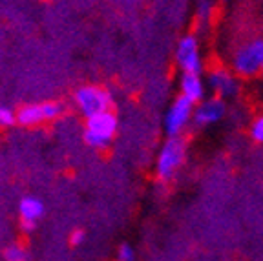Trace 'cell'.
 Segmentation results:
<instances>
[{
  "instance_id": "obj_7",
  "label": "cell",
  "mask_w": 263,
  "mask_h": 261,
  "mask_svg": "<svg viewBox=\"0 0 263 261\" xmlns=\"http://www.w3.org/2000/svg\"><path fill=\"white\" fill-rule=\"evenodd\" d=\"M205 81H206V88H209V94L225 99V101L238 97L239 88H241L238 75L230 68H223V66L210 69L209 73H206Z\"/></svg>"
},
{
  "instance_id": "obj_6",
  "label": "cell",
  "mask_w": 263,
  "mask_h": 261,
  "mask_svg": "<svg viewBox=\"0 0 263 261\" xmlns=\"http://www.w3.org/2000/svg\"><path fill=\"white\" fill-rule=\"evenodd\" d=\"M176 64L181 73H203V57L199 39L194 33H186L176 46Z\"/></svg>"
},
{
  "instance_id": "obj_5",
  "label": "cell",
  "mask_w": 263,
  "mask_h": 261,
  "mask_svg": "<svg viewBox=\"0 0 263 261\" xmlns=\"http://www.w3.org/2000/svg\"><path fill=\"white\" fill-rule=\"evenodd\" d=\"M75 104L81 110V114L84 117H91L95 114H101V111L111 110V102L114 97L106 88H101V86H81L73 95Z\"/></svg>"
},
{
  "instance_id": "obj_4",
  "label": "cell",
  "mask_w": 263,
  "mask_h": 261,
  "mask_svg": "<svg viewBox=\"0 0 263 261\" xmlns=\"http://www.w3.org/2000/svg\"><path fill=\"white\" fill-rule=\"evenodd\" d=\"M194 108H196V104L190 102L189 99H185L183 95L174 99V102L164 114L163 121L164 132H166L168 137H181L189 130V126H192Z\"/></svg>"
},
{
  "instance_id": "obj_3",
  "label": "cell",
  "mask_w": 263,
  "mask_h": 261,
  "mask_svg": "<svg viewBox=\"0 0 263 261\" xmlns=\"http://www.w3.org/2000/svg\"><path fill=\"white\" fill-rule=\"evenodd\" d=\"M119 126V121L111 110L101 111L91 117H86V128H84V143L95 150H103L111 143L115 132Z\"/></svg>"
},
{
  "instance_id": "obj_19",
  "label": "cell",
  "mask_w": 263,
  "mask_h": 261,
  "mask_svg": "<svg viewBox=\"0 0 263 261\" xmlns=\"http://www.w3.org/2000/svg\"><path fill=\"white\" fill-rule=\"evenodd\" d=\"M219 2H230V0H219Z\"/></svg>"
},
{
  "instance_id": "obj_12",
  "label": "cell",
  "mask_w": 263,
  "mask_h": 261,
  "mask_svg": "<svg viewBox=\"0 0 263 261\" xmlns=\"http://www.w3.org/2000/svg\"><path fill=\"white\" fill-rule=\"evenodd\" d=\"M216 13V0H196V21L199 28H209Z\"/></svg>"
},
{
  "instance_id": "obj_11",
  "label": "cell",
  "mask_w": 263,
  "mask_h": 261,
  "mask_svg": "<svg viewBox=\"0 0 263 261\" xmlns=\"http://www.w3.org/2000/svg\"><path fill=\"white\" fill-rule=\"evenodd\" d=\"M18 212H21L22 219L37 223V219H41L42 214H44V204H42V201L39 197L28 196L18 203Z\"/></svg>"
},
{
  "instance_id": "obj_18",
  "label": "cell",
  "mask_w": 263,
  "mask_h": 261,
  "mask_svg": "<svg viewBox=\"0 0 263 261\" xmlns=\"http://www.w3.org/2000/svg\"><path fill=\"white\" fill-rule=\"evenodd\" d=\"M22 230H24V232H33V230H35V227H37V223H35V221H26V219H22Z\"/></svg>"
},
{
  "instance_id": "obj_10",
  "label": "cell",
  "mask_w": 263,
  "mask_h": 261,
  "mask_svg": "<svg viewBox=\"0 0 263 261\" xmlns=\"http://www.w3.org/2000/svg\"><path fill=\"white\" fill-rule=\"evenodd\" d=\"M179 95L197 104L209 97V88L203 73H181L179 79Z\"/></svg>"
},
{
  "instance_id": "obj_2",
  "label": "cell",
  "mask_w": 263,
  "mask_h": 261,
  "mask_svg": "<svg viewBox=\"0 0 263 261\" xmlns=\"http://www.w3.org/2000/svg\"><path fill=\"white\" fill-rule=\"evenodd\" d=\"M186 161V141L185 137H166L159 148L156 161V176L163 183H168L176 177L181 166Z\"/></svg>"
},
{
  "instance_id": "obj_20",
  "label": "cell",
  "mask_w": 263,
  "mask_h": 261,
  "mask_svg": "<svg viewBox=\"0 0 263 261\" xmlns=\"http://www.w3.org/2000/svg\"><path fill=\"white\" fill-rule=\"evenodd\" d=\"M261 77H263V71H261Z\"/></svg>"
},
{
  "instance_id": "obj_16",
  "label": "cell",
  "mask_w": 263,
  "mask_h": 261,
  "mask_svg": "<svg viewBox=\"0 0 263 261\" xmlns=\"http://www.w3.org/2000/svg\"><path fill=\"white\" fill-rule=\"evenodd\" d=\"M117 261H136V250L130 243H123L117 250Z\"/></svg>"
},
{
  "instance_id": "obj_14",
  "label": "cell",
  "mask_w": 263,
  "mask_h": 261,
  "mask_svg": "<svg viewBox=\"0 0 263 261\" xmlns=\"http://www.w3.org/2000/svg\"><path fill=\"white\" fill-rule=\"evenodd\" d=\"M6 261H28V252H26L22 247H8L4 252Z\"/></svg>"
},
{
  "instance_id": "obj_17",
  "label": "cell",
  "mask_w": 263,
  "mask_h": 261,
  "mask_svg": "<svg viewBox=\"0 0 263 261\" xmlns=\"http://www.w3.org/2000/svg\"><path fill=\"white\" fill-rule=\"evenodd\" d=\"M84 239H86V234L82 232V230H75V232L71 234V237H70V243L73 247H79L81 243H84Z\"/></svg>"
},
{
  "instance_id": "obj_15",
  "label": "cell",
  "mask_w": 263,
  "mask_h": 261,
  "mask_svg": "<svg viewBox=\"0 0 263 261\" xmlns=\"http://www.w3.org/2000/svg\"><path fill=\"white\" fill-rule=\"evenodd\" d=\"M16 123V114H13V110H9L8 106L0 104V126H13Z\"/></svg>"
},
{
  "instance_id": "obj_9",
  "label": "cell",
  "mask_w": 263,
  "mask_h": 261,
  "mask_svg": "<svg viewBox=\"0 0 263 261\" xmlns=\"http://www.w3.org/2000/svg\"><path fill=\"white\" fill-rule=\"evenodd\" d=\"M62 114V104L61 102H42V104H28L22 106L16 111V123L22 126H35L44 121H51V119L59 117Z\"/></svg>"
},
{
  "instance_id": "obj_13",
  "label": "cell",
  "mask_w": 263,
  "mask_h": 261,
  "mask_svg": "<svg viewBox=\"0 0 263 261\" xmlns=\"http://www.w3.org/2000/svg\"><path fill=\"white\" fill-rule=\"evenodd\" d=\"M249 135H251V139L254 143L263 144V114L258 115L251 123V126H249Z\"/></svg>"
},
{
  "instance_id": "obj_8",
  "label": "cell",
  "mask_w": 263,
  "mask_h": 261,
  "mask_svg": "<svg viewBox=\"0 0 263 261\" xmlns=\"http://www.w3.org/2000/svg\"><path fill=\"white\" fill-rule=\"evenodd\" d=\"M227 117V101L216 95H209L201 102H197L194 108V121L192 126L197 130L209 128L218 124L219 121Z\"/></svg>"
},
{
  "instance_id": "obj_1",
  "label": "cell",
  "mask_w": 263,
  "mask_h": 261,
  "mask_svg": "<svg viewBox=\"0 0 263 261\" xmlns=\"http://www.w3.org/2000/svg\"><path fill=\"white\" fill-rule=\"evenodd\" d=\"M230 69L239 79H251L263 71V37H252L236 46L230 55Z\"/></svg>"
}]
</instances>
